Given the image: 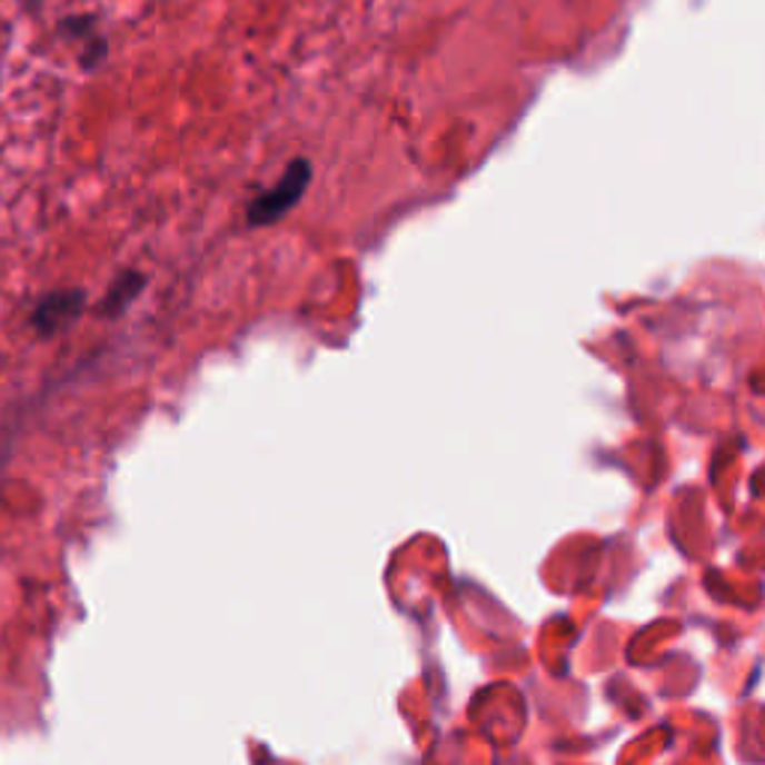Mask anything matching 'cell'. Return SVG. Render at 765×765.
Listing matches in <instances>:
<instances>
[{
  "label": "cell",
  "mask_w": 765,
  "mask_h": 765,
  "mask_svg": "<svg viewBox=\"0 0 765 765\" xmlns=\"http://www.w3.org/2000/svg\"><path fill=\"white\" fill-rule=\"evenodd\" d=\"M85 290H72V287H67V290H54V294H48V297L39 299V306L33 308L30 324H33V329H37L39 335H58L63 332L69 324H76L78 317H81V311H85Z\"/></svg>",
  "instance_id": "cell-3"
},
{
  "label": "cell",
  "mask_w": 765,
  "mask_h": 765,
  "mask_svg": "<svg viewBox=\"0 0 765 765\" xmlns=\"http://www.w3.org/2000/svg\"><path fill=\"white\" fill-rule=\"evenodd\" d=\"M143 287H147V278H143L138 269H126V272H120V276L111 281V287H108L106 299L99 302V315H106V317L123 315L126 308L132 306L135 299L141 297Z\"/></svg>",
  "instance_id": "cell-4"
},
{
  "label": "cell",
  "mask_w": 765,
  "mask_h": 765,
  "mask_svg": "<svg viewBox=\"0 0 765 765\" xmlns=\"http://www.w3.org/2000/svg\"><path fill=\"white\" fill-rule=\"evenodd\" d=\"M58 37L67 42H78V67L85 72H96L108 60V39L99 30L96 16H67L58 21Z\"/></svg>",
  "instance_id": "cell-2"
},
{
  "label": "cell",
  "mask_w": 765,
  "mask_h": 765,
  "mask_svg": "<svg viewBox=\"0 0 765 765\" xmlns=\"http://www.w3.org/2000/svg\"><path fill=\"white\" fill-rule=\"evenodd\" d=\"M24 3H39V0H24Z\"/></svg>",
  "instance_id": "cell-5"
},
{
  "label": "cell",
  "mask_w": 765,
  "mask_h": 765,
  "mask_svg": "<svg viewBox=\"0 0 765 765\" xmlns=\"http://www.w3.org/2000/svg\"><path fill=\"white\" fill-rule=\"evenodd\" d=\"M311 162L308 159H294L287 162L285 173L278 177L276 186H269L267 191H260L258 198L246 207V221L249 228H267V225H276L294 210L302 198H306L308 186H311Z\"/></svg>",
  "instance_id": "cell-1"
}]
</instances>
